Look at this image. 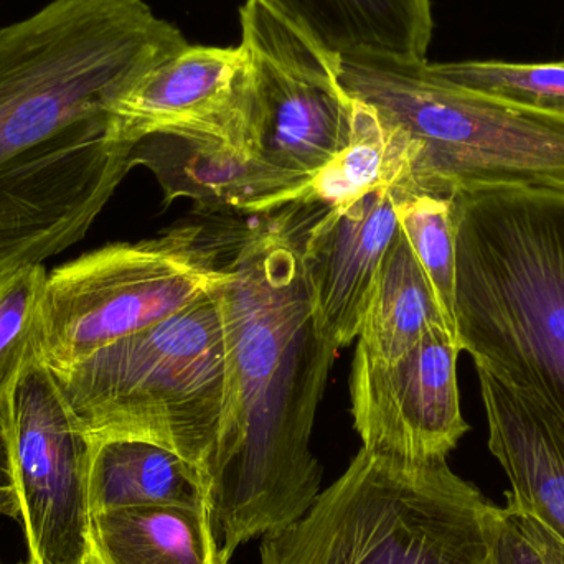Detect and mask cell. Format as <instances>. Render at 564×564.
<instances>
[{"label": "cell", "instance_id": "cell-1", "mask_svg": "<svg viewBox=\"0 0 564 564\" xmlns=\"http://www.w3.org/2000/svg\"><path fill=\"white\" fill-rule=\"evenodd\" d=\"M311 204L258 221L228 217L217 288L227 347L220 431L204 470L208 522L221 564L238 546L297 522L322 489L311 449L337 350L312 314L302 258Z\"/></svg>", "mask_w": 564, "mask_h": 564}, {"label": "cell", "instance_id": "cell-2", "mask_svg": "<svg viewBox=\"0 0 564 564\" xmlns=\"http://www.w3.org/2000/svg\"><path fill=\"white\" fill-rule=\"evenodd\" d=\"M454 208L463 351L564 417V187L474 188Z\"/></svg>", "mask_w": 564, "mask_h": 564}, {"label": "cell", "instance_id": "cell-3", "mask_svg": "<svg viewBox=\"0 0 564 564\" xmlns=\"http://www.w3.org/2000/svg\"><path fill=\"white\" fill-rule=\"evenodd\" d=\"M337 73L380 121L388 191L454 198L500 185L564 187V116L460 88L427 59L337 56Z\"/></svg>", "mask_w": 564, "mask_h": 564}, {"label": "cell", "instance_id": "cell-4", "mask_svg": "<svg viewBox=\"0 0 564 564\" xmlns=\"http://www.w3.org/2000/svg\"><path fill=\"white\" fill-rule=\"evenodd\" d=\"M497 516L447 459L361 447L304 517L263 535L260 564H494Z\"/></svg>", "mask_w": 564, "mask_h": 564}, {"label": "cell", "instance_id": "cell-5", "mask_svg": "<svg viewBox=\"0 0 564 564\" xmlns=\"http://www.w3.org/2000/svg\"><path fill=\"white\" fill-rule=\"evenodd\" d=\"M50 370L86 436L154 441L204 477L227 383L217 288L78 364Z\"/></svg>", "mask_w": 564, "mask_h": 564}, {"label": "cell", "instance_id": "cell-6", "mask_svg": "<svg viewBox=\"0 0 564 564\" xmlns=\"http://www.w3.org/2000/svg\"><path fill=\"white\" fill-rule=\"evenodd\" d=\"M228 215L158 237L112 243L46 273L39 351L50 368L177 314L227 280Z\"/></svg>", "mask_w": 564, "mask_h": 564}, {"label": "cell", "instance_id": "cell-7", "mask_svg": "<svg viewBox=\"0 0 564 564\" xmlns=\"http://www.w3.org/2000/svg\"><path fill=\"white\" fill-rule=\"evenodd\" d=\"M240 25L243 149L270 167L312 181L354 131L355 99L338 82L337 56L267 0H247Z\"/></svg>", "mask_w": 564, "mask_h": 564}, {"label": "cell", "instance_id": "cell-8", "mask_svg": "<svg viewBox=\"0 0 564 564\" xmlns=\"http://www.w3.org/2000/svg\"><path fill=\"white\" fill-rule=\"evenodd\" d=\"M12 486L33 564H86L89 540L86 464L89 440L48 365L33 355L7 404Z\"/></svg>", "mask_w": 564, "mask_h": 564}, {"label": "cell", "instance_id": "cell-9", "mask_svg": "<svg viewBox=\"0 0 564 564\" xmlns=\"http://www.w3.org/2000/svg\"><path fill=\"white\" fill-rule=\"evenodd\" d=\"M460 351L459 337L436 327L397 360L355 355L351 416L361 447L411 460L447 459L470 430L457 384Z\"/></svg>", "mask_w": 564, "mask_h": 564}, {"label": "cell", "instance_id": "cell-10", "mask_svg": "<svg viewBox=\"0 0 564 564\" xmlns=\"http://www.w3.org/2000/svg\"><path fill=\"white\" fill-rule=\"evenodd\" d=\"M397 231L398 218L388 187L375 188L341 207L311 202L302 235V258L315 325L335 350L357 340Z\"/></svg>", "mask_w": 564, "mask_h": 564}, {"label": "cell", "instance_id": "cell-11", "mask_svg": "<svg viewBox=\"0 0 564 564\" xmlns=\"http://www.w3.org/2000/svg\"><path fill=\"white\" fill-rule=\"evenodd\" d=\"M243 83L240 45H188L139 79L116 102L111 116L119 135L131 144L154 132L185 131L245 151Z\"/></svg>", "mask_w": 564, "mask_h": 564}, {"label": "cell", "instance_id": "cell-12", "mask_svg": "<svg viewBox=\"0 0 564 564\" xmlns=\"http://www.w3.org/2000/svg\"><path fill=\"white\" fill-rule=\"evenodd\" d=\"M164 192L165 204L191 198L207 214L261 217L307 202L312 181L285 174L248 152L197 132L144 135L129 155Z\"/></svg>", "mask_w": 564, "mask_h": 564}, {"label": "cell", "instance_id": "cell-13", "mask_svg": "<svg viewBox=\"0 0 564 564\" xmlns=\"http://www.w3.org/2000/svg\"><path fill=\"white\" fill-rule=\"evenodd\" d=\"M489 449L522 507L564 540V417L540 394L476 368Z\"/></svg>", "mask_w": 564, "mask_h": 564}, {"label": "cell", "instance_id": "cell-14", "mask_svg": "<svg viewBox=\"0 0 564 564\" xmlns=\"http://www.w3.org/2000/svg\"><path fill=\"white\" fill-rule=\"evenodd\" d=\"M330 55L426 62L431 0H267Z\"/></svg>", "mask_w": 564, "mask_h": 564}, {"label": "cell", "instance_id": "cell-15", "mask_svg": "<svg viewBox=\"0 0 564 564\" xmlns=\"http://www.w3.org/2000/svg\"><path fill=\"white\" fill-rule=\"evenodd\" d=\"M88 440L89 516L132 507L182 506L207 510L200 470L169 447L131 436Z\"/></svg>", "mask_w": 564, "mask_h": 564}, {"label": "cell", "instance_id": "cell-16", "mask_svg": "<svg viewBox=\"0 0 564 564\" xmlns=\"http://www.w3.org/2000/svg\"><path fill=\"white\" fill-rule=\"evenodd\" d=\"M99 564H221L205 509L132 507L91 516Z\"/></svg>", "mask_w": 564, "mask_h": 564}, {"label": "cell", "instance_id": "cell-17", "mask_svg": "<svg viewBox=\"0 0 564 564\" xmlns=\"http://www.w3.org/2000/svg\"><path fill=\"white\" fill-rule=\"evenodd\" d=\"M436 327L451 330L426 274L398 228L365 312L355 355L397 360Z\"/></svg>", "mask_w": 564, "mask_h": 564}, {"label": "cell", "instance_id": "cell-18", "mask_svg": "<svg viewBox=\"0 0 564 564\" xmlns=\"http://www.w3.org/2000/svg\"><path fill=\"white\" fill-rule=\"evenodd\" d=\"M390 195L398 228L426 274L447 325L457 334V225L454 198L403 192H390Z\"/></svg>", "mask_w": 564, "mask_h": 564}, {"label": "cell", "instance_id": "cell-19", "mask_svg": "<svg viewBox=\"0 0 564 564\" xmlns=\"http://www.w3.org/2000/svg\"><path fill=\"white\" fill-rule=\"evenodd\" d=\"M430 68L460 88L533 111L564 116V59L536 63L466 59L430 63Z\"/></svg>", "mask_w": 564, "mask_h": 564}, {"label": "cell", "instance_id": "cell-20", "mask_svg": "<svg viewBox=\"0 0 564 564\" xmlns=\"http://www.w3.org/2000/svg\"><path fill=\"white\" fill-rule=\"evenodd\" d=\"M46 273L43 264L0 268V420L23 368L39 351L40 311Z\"/></svg>", "mask_w": 564, "mask_h": 564}, {"label": "cell", "instance_id": "cell-21", "mask_svg": "<svg viewBox=\"0 0 564 564\" xmlns=\"http://www.w3.org/2000/svg\"><path fill=\"white\" fill-rule=\"evenodd\" d=\"M380 187H388L387 139L375 112L355 99L350 141L312 178L307 202L341 207Z\"/></svg>", "mask_w": 564, "mask_h": 564}, {"label": "cell", "instance_id": "cell-22", "mask_svg": "<svg viewBox=\"0 0 564 564\" xmlns=\"http://www.w3.org/2000/svg\"><path fill=\"white\" fill-rule=\"evenodd\" d=\"M494 564H564V540L507 500L497 516Z\"/></svg>", "mask_w": 564, "mask_h": 564}, {"label": "cell", "instance_id": "cell-23", "mask_svg": "<svg viewBox=\"0 0 564 564\" xmlns=\"http://www.w3.org/2000/svg\"><path fill=\"white\" fill-rule=\"evenodd\" d=\"M19 519V502L12 486V463H10L7 421L0 420V517Z\"/></svg>", "mask_w": 564, "mask_h": 564}, {"label": "cell", "instance_id": "cell-24", "mask_svg": "<svg viewBox=\"0 0 564 564\" xmlns=\"http://www.w3.org/2000/svg\"><path fill=\"white\" fill-rule=\"evenodd\" d=\"M86 564H99V563H98V560L95 558V555H93V553H91V556H89L88 562H86Z\"/></svg>", "mask_w": 564, "mask_h": 564}, {"label": "cell", "instance_id": "cell-25", "mask_svg": "<svg viewBox=\"0 0 564 564\" xmlns=\"http://www.w3.org/2000/svg\"><path fill=\"white\" fill-rule=\"evenodd\" d=\"M20 564H33V563H32V562H30V560H29V562L20 563Z\"/></svg>", "mask_w": 564, "mask_h": 564}]
</instances>
